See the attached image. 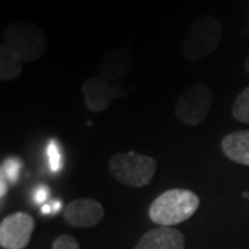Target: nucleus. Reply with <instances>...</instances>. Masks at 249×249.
I'll return each mask as SVG.
<instances>
[{"instance_id": "412c9836", "label": "nucleus", "mask_w": 249, "mask_h": 249, "mask_svg": "<svg viewBox=\"0 0 249 249\" xmlns=\"http://www.w3.org/2000/svg\"><path fill=\"white\" fill-rule=\"evenodd\" d=\"M242 196H244V198H248V191H244V193H242Z\"/></svg>"}, {"instance_id": "a211bd4d", "label": "nucleus", "mask_w": 249, "mask_h": 249, "mask_svg": "<svg viewBox=\"0 0 249 249\" xmlns=\"http://www.w3.org/2000/svg\"><path fill=\"white\" fill-rule=\"evenodd\" d=\"M62 202L60 201H53V202H50V204H46L42 206V212L45 214L47 213H57L60 209H61Z\"/></svg>"}, {"instance_id": "f03ea898", "label": "nucleus", "mask_w": 249, "mask_h": 249, "mask_svg": "<svg viewBox=\"0 0 249 249\" xmlns=\"http://www.w3.org/2000/svg\"><path fill=\"white\" fill-rule=\"evenodd\" d=\"M3 45L22 62H34L45 54L49 39L45 31L34 22L16 21L4 29Z\"/></svg>"}, {"instance_id": "20e7f679", "label": "nucleus", "mask_w": 249, "mask_h": 249, "mask_svg": "<svg viewBox=\"0 0 249 249\" xmlns=\"http://www.w3.org/2000/svg\"><path fill=\"white\" fill-rule=\"evenodd\" d=\"M223 28L213 16H201L191 24L181 45V55L187 61H198L211 55L220 43Z\"/></svg>"}, {"instance_id": "2eb2a0df", "label": "nucleus", "mask_w": 249, "mask_h": 249, "mask_svg": "<svg viewBox=\"0 0 249 249\" xmlns=\"http://www.w3.org/2000/svg\"><path fill=\"white\" fill-rule=\"evenodd\" d=\"M47 157H49V165H50V169L52 172H58L61 168V151H60V147H58V142L57 140H50L49 145H47Z\"/></svg>"}, {"instance_id": "1a4fd4ad", "label": "nucleus", "mask_w": 249, "mask_h": 249, "mask_svg": "<svg viewBox=\"0 0 249 249\" xmlns=\"http://www.w3.org/2000/svg\"><path fill=\"white\" fill-rule=\"evenodd\" d=\"M132 68V55L126 47H116L103 55L98 64L100 76L108 82L126 78Z\"/></svg>"}, {"instance_id": "6e6552de", "label": "nucleus", "mask_w": 249, "mask_h": 249, "mask_svg": "<svg viewBox=\"0 0 249 249\" xmlns=\"http://www.w3.org/2000/svg\"><path fill=\"white\" fill-rule=\"evenodd\" d=\"M85 104L91 112L106 111L116 96V89L101 76H91L82 85Z\"/></svg>"}, {"instance_id": "7ed1b4c3", "label": "nucleus", "mask_w": 249, "mask_h": 249, "mask_svg": "<svg viewBox=\"0 0 249 249\" xmlns=\"http://www.w3.org/2000/svg\"><path fill=\"white\" fill-rule=\"evenodd\" d=\"M158 163L150 155L140 152H116L108 162V169L118 183L133 188H142L151 183Z\"/></svg>"}, {"instance_id": "423d86ee", "label": "nucleus", "mask_w": 249, "mask_h": 249, "mask_svg": "<svg viewBox=\"0 0 249 249\" xmlns=\"http://www.w3.org/2000/svg\"><path fill=\"white\" fill-rule=\"evenodd\" d=\"M35 230V219L27 212H14L0 223V247L25 249Z\"/></svg>"}, {"instance_id": "f257e3e1", "label": "nucleus", "mask_w": 249, "mask_h": 249, "mask_svg": "<svg viewBox=\"0 0 249 249\" xmlns=\"http://www.w3.org/2000/svg\"><path fill=\"white\" fill-rule=\"evenodd\" d=\"M199 196L187 188H172L157 196L148 209L152 223L172 227L188 220L199 208Z\"/></svg>"}, {"instance_id": "f3484780", "label": "nucleus", "mask_w": 249, "mask_h": 249, "mask_svg": "<svg viewBox=\"0 0 249 249\" xmlns=\"http://www.w3.org/2000/svg\"><path fill=\"white\" fill-rule=\"evenodd\" d=\"M49 196H50L49 187L39 186L35 190V193H34V199H35V202H37V204H45L46 201H47V198H49Z\"/></svg>"}, {"instance_id": "9b49d317", "label": "nucleus", "mask_w": 249, "mask_h": 249, "mask_svg": "<svg viewBox=\"0 0 249 249\" xmlns=\"http://www.w3.org/2000/svg\"><path fill=\"white\" fill-rule=\"evenodd\" d=\"M223 154L232 162L249 166V130L226 134L220 142Z\"/></svg>"}, {"instance_id": "4468645a", "label": "nucleus", "mask_w": 249, "mask_h": 249, "mask_svg": "<svg viewBox=\"0 0 249 249\" xmlns=\"http://www.w3.org/2000/svg\"><path fill=\"white\" fill-rule=\"evenodd\" d=\"M21 166H22V163L18 158H14V157L7 158L1 163V175H4V178H7V181H10L11 184H16L19 178Z\"/></svg>"}, {"instance_id": "ddd939ff", "label": "nucleus", "mask_w": 249, "mask_h": 249, "mask_svg": "<svg viewBox=\"0 0 249 249\" xmlns=\"http://www.w3.org/2000/svg\"><path fill=\"white\" fill-rule=\"evenodd\" d=\"M231 114L235 121L249 124V86L241 91L232 103Z\"/></svg>"}, {"instance_id": "4be33fe9", "label": "nucleus", "mask_w": 249, "mask_h": 249, "mask_svg": "<svg viewBox=\"0 0 249 249\" xmlns=\"http://www.w3.org/2000/svg\"><path fill=\"white\" fill-rule=\"evenodd\" d=\"M247 199H249V191H248V198H247Z\"/></svg>"}, {"instance_id": "f8f14e48", "label": "nucleus", "mask_w": 249, "mask_h": 249, "mask_svg": "<svg viewBox=\"0 0 249 249\" xmlns=\"http://www.w3.org/2000/svg\"><path fill=\"white\" fill-rule=\"evenodd\" d=\"M22 64L17 55L10 52L4 45L0 47V79L3 82L17 79L22 73Z\"/></svg>"}, {"instance_id": "6ab92c4d", "label": "nucleus", "mask_w": 249, "mask_h": 249, "mask_svg": "<svg viewBox=\"0 0 249 249\" xmlns=\"http://www.w3.org/2000/svg\"><path fill=\"white\" fill-rule=\"evenodd\" d=\"M0 196L4 198V196L7 194V178H4V175H0Z\"/></svg>"}, {"instance_id": "9d476101", "label": "nucleus", "mask_w": 249, "mask_h": 249, "mask_svg": "<svg viewBox=\"0 0 249 249\" xmlns=\"http://www.w3.org/2000/svg\"><path fill=\"white\" fill-rule=\"evenodd\" d=\"M184 235L173 227H157L147 231L134 249H184Z\"/></svg>"}, {"instance_id": "aec40b11", "label": "nucleus", "mask_w": 249, "mask_h": 249, "mask_svg": "<svg viewBox=\"0 0 249 249\" xmlns=\"http://www.w3.org/2000/svg\"><path fill=\"white\" fill-rule=\"evenodd\" d=\"M244 70H245V72H247V73H249V57L247 58L245 64H244Z\"/></svg>"}, {"instance_id": "dca6fc26", "label": "nucleus", "mask_w": 249, "mask_h": 249, "mask_svg": "<svg viewBox=\"0 0 249 249\" xmlns=\"http://www.w3.org/2000/svg\"><path fill=\"white\" fill-rule=\"evenodd\" d=\"M52 249H80L79 242L76 238L68 234H61L53 241Z\"/></svg>"}, {"instance_id": "39448f33", "label": "nucleus", "mask_w": 249, "mask_h": 249, "mask_svg": "<svg viewBox=\"0 0 249 249\" xmlns=\"http://www.w3.org/2000/svg\"><path fill=\"white\" fill-rule=\"evenodd\" d=\"M213 104V91L208 83L198 82L184 90L176 101L175 114L181 124L196 126L202 124Z\"/></svg>"}, {"instance_id": "0eeeda50", "label": "nucleus", "mask_w": 249, "mask_h": 249, "mask_svg": "<svg viewBox=\"0 0 249 249\" xmlns=\"http://www.w3.org/2000/svg\"><path fill=\"white\" fill-rule=\"evenodd\" d=\"M64 219L72 227L90 229L97 226L106 216V211L101 202L93 198H76L65 205Z\"/></svg>"}]
</instances>
